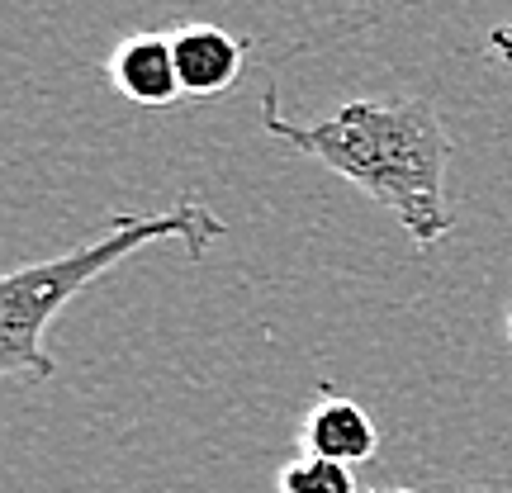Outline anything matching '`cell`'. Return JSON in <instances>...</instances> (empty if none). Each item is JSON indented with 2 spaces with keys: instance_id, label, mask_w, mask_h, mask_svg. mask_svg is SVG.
I'll return each instance as SVG.
<instances>
[{
  "instance_id": "1",
  "label": "cell",
  "mask_w": 512,
  "mask_h": 493,
  "mask_svg": "<svg viewBox=\"0 0 512 493\" xmlns=\"http://www.w3.org/2000/svg\"><path fill=\"white\" fill-rule=\"evenodd\" d=\"M266 133L285 147L323 162L332 176L366 190L384 204L399 228L418 247L441 242L456 228L451 200H446V166H451V133L441 114L408 95V100H351L318 124H294L280 114V86L266 81L261 100Z\"/></svg>"
},
{
  "instance_id": "2",
  "label": "cell",
  "mask_w": 512,
  "mask_h": 493,
  "mask_svg": "<svg viewBox=\"0 0 512 493\" xmlns=\"http://www.w3.org/2000/svg\"><path fill=\"white\" fill-rule=\"evenodd\" d=\"M228 223L200 200H181L157 214H114L110 228L76 252L15 266L0 280V375L10 380H53L57 361L48 356V328L76 294L105 271L152 242H181L190 261H200Z\"/></svg>"
},
{
  "instance_id": "3",
  "label": "cell",
  "mask_w": 512,
  "mask_h": 493,
  "mask_svg": "<svg viewBox=\"0 0 512 493\" xmlns=\"http://www.w3.org/2000/svg\"><path fill=\"white\" fill-rule=\"evenodd\" d=\"M299 446L304 456L332 460V465H366L380 446V432H375V418L347 394H337L332 384H318V403L304 413V427H299Z\"/></svg>"
},
{
  "instance_id": "4",
  "label": "cell",
  "mask_w": 512,
  "mask_h": 493,
  "mask_svg": "<svg viewBox=\"0 0 512 493\" xmlns=\"http://www.w3.org/2000/svg\"><path fill=\"white\" fill-rule=\"evenodd\" d=\"M176 48V72H181V91L190 100H214V95L233 91L242 81V62H247V38L228 34L219 24H185L171 34Z\"/></svg>"
},
{
  "instance_id": "5",
  "label": "cell",
  "mask_w": 512,
  "mask_h": 493,
  "mask_svg": "<svg viewBox=\"0 0 512 493\" xmlns=\"http://www.w3.org/2000/svg\"><path fill=\"white\" fill-rule=\"evenodd\" d=\"M114 91L143 105V110H166L181 100V72H176V48L171 34H128L110 57Z\"/></svg>"
},
{
  "instance_id": "6",
  "label": "cell",
  "mask_w": 512,
  "mask_h": 493,
  "mask_svg": "<svg viewBox=\"0 0 512 493\" xmlns=\"http://www.w3.org/2000/svg\"><path fill=\"white\" fill-rule=\"evenodd\" d=\"M280 493H361L347 465H332L318 456H294L280 470Z\"/></svg>"
},
{
  "instance_id": "7",
  "label": "cell",
  "mask_w": 512,
  "mask_h": 493,
  "mask_svg": "<svg viewBox=\"0 0 512 493\" xmlns=\"http://www.w3.org/2000/svg\"><path fill=\"white\" fill-rule=\"evenodd\" d=\"M489 57H494L498 67L512 76V15L498 24V29H489Z\"/></svg>"
},
{
  "instance_id": "8",
  "label": "cell",
  "mask_w": 512,
  "mask_h": 493,
  "mask_svg": "<svg viewBox=\"0 0 512 493\" xmlns=\"http://www.w3.org/2000/svg\"><path fill=\"white\" fill-rule=\"evenodd\" d=\"M370 493H418V489H370ZM470 493H479V489H470Z\"/></svg>"
},
{
  "instance_id": "9",
  "label": "cell",
  "mask_w": 512,
  "mask_h": 493,
  "mask_svg": "<svg viewBox=\"0 0 512 493\" xmlns=\"http://www.w3.org/2000/svg\"><path fill=\"white\" fill-rule=\"evenodd\" d=\"M508 332H512V313H508Z\"/></svg>"
}]
</instances>
